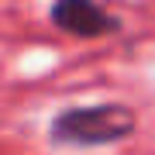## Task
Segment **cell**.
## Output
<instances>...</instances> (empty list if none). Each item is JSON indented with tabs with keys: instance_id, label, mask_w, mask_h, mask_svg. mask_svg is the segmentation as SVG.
Listing matches in <instances>:
<instances>
[{
	"instance_id": "1",
	"label": "cell",
	"mask_w": 155,
	"mask_h": 155,
	"mask_svg": "<svg viewBox=\"0 0 155 155\" xmlns=\"http://www.w3.org/2000/svg\"><path fill=\"white\" fill-rule=\"evenodd\" d=\"M138 131V114L124 104H86L66 107L52 117L48 141L55 148H100L117 145Z\"/></svg>"
},
{
	"instance_id": "2",
	"label": "cell",
	"mask_w": 155,
	"mask_h": 155,
	"mask_svg": "<svg viewBox=\"0 0 155 155\" xmlns=\"http://www.w3.org/2000/svg\"><path fill=\"white\" fill-rule=\"evenodd\" d=\"M48 17L59 31L72 35V38H104L121 28V21L107 14L97 0H55L48 7Z\"/></svg>"
}]
</instances>
